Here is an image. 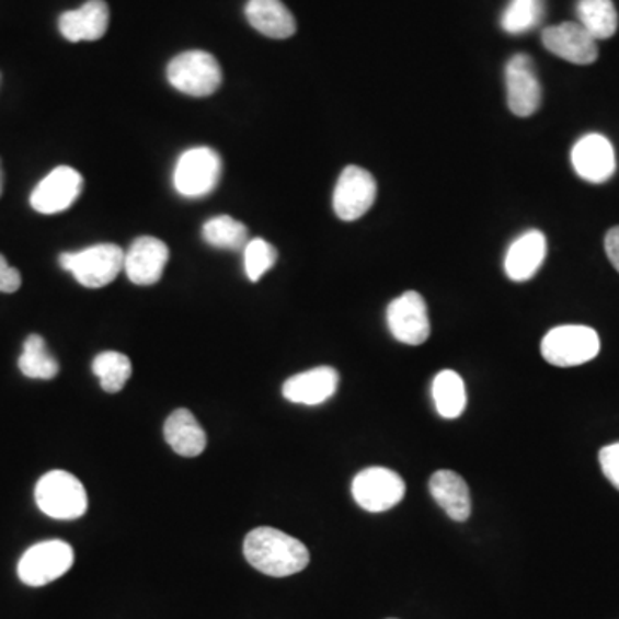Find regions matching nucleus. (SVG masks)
Wrapping results in <instances>:
<instances>
[{
	"label": "nucleus",
	"mask_w": 619,
	"mask_h": 619,
	"mask_svg": "<svg viewBox=\"0 0 619 619\" xmlns=\"http://www.w3.org/2000/svg\"><path fill=\"white\" fill-rule=\"evenodd\" d=\"M244 558L255 570L274 578L296 575L310 563L307 546L277 528L260 527L244 537Z\"/></svg>",
	"instance_id": "nucleus-1"
},
{
	"label": "nucleus",
	"mask_w": 619,
	"mask_h": 619,
	"mask_svg": "<svg viewBox=\"0 0 619 619\" xmlns=\"http://www.w3.org/2000/svg\"><path fill=\"white\" fill-rule=\"evenodd\" d=\"M59 264L84 288L99 289L113 283L124 271V252L117 244H95L81 252L62 253Z\"/></svg>",
	"instance_id": "nucleus-2"
},
{
	"label": "nucleus",
	"mask_w": 619,
	"mask_h": 619,
	"mask_svg": "<svg viewBox=\"0 0 619 619\" xmlns=\"http://www.w3.org/2000/svg\"><path fill=\"white\" fill-rule=\"evenodd\" d=\"M540 352L554 367H578L599 355V334L587 325H560L546 334Z\"/></svg>",
	"instance_id": "nucleus-3"
},
{
	"label": "nucleus",
	"mask_w": 619,
	"mask_h": 619,
	"mask_svg": "<svg viewBox=\"0 0 619 619\" xmlns=\"http://www.w3.org/2000/svg\"><path fill=\"white\" fill-rule=\"evenodd\" d=\"M41 512L54 519H77L87 513L89 497L77 477L62 470L45 473L35 489Z\"/></svg>",
	"instance_id": "nucleus-4"
},
{
	"label": "nucleus",
	"mask_w": 619,
	"mask_h": 619,
	"mask_svg": "<svg viewBox=\"0 0 619 619\" xmlns=\"http://www.w3.org/2000/svg\"><path fill=\"white\" fill-rule=\"evenodd\" d=\"M168 80L177 92L192 96H208L219 90L222 71L213 54L188 50L169 62Z\"/></svg>",
	"instance_id": "nucleus-5"
},
{
	"label": "nucleus",
	"mask_w": 619,
	"mask_h": 619,
	"mask_svg": "<svg viewBox=\"0 0 619 619\" xmlns=\"http://www.w3.org/2000/svg\"><path fill=\"white\" fill-rule=\"evenodd\" d=\"M222 171L219 153L213 148H190L177 159L174 188L186 198H202L217 188Z\"/></svg>",
	"instance_id": "nucleus-6"
},
{
	"label": "nucleus",
	"mask_w": 619,
	"mask_h": 619,
	"mask_svg": "<svg viewBox=\"0 0 619 619\" xmlns=\"http://www.w3.org/2000/svg\"><path fill=\"white\" fill-rule=\"evenodd\" d=\"M74 563V552L62 540H45L36 543L18 564V575L30 587H44L68 573Z\"/></svg>",
	"instance_id": "nucleus-7"
},
{
	"label": "nucleus",
	"mask_w": 619,
	"mask_h": 619,
	"mask_svg": "<svg viewBox=\"0 0 619 619\" xmlns=\"http://www.w3.org/2000/svg\"><path fill=\"white\" fill-rule=\"evenodd\" d=\"M353 497L365 512H388L403 501L406 485L398 473L389 468L370 467L362 470L352 484Z\"/></svg>",
	"instance_id": "nucleus-8"
},
{
	"label": "nucleus",
	"mask_w": 619,
	"mask_h": 619,
	"mask_svg": "<svg viewBox=\"0 0 619 619\" xmlns=\"http://www.w3.org/2000/svg\"><path fill=\"white\" fill-rule=\"evenodd\" d=\"M377 183L370 172L358 165H348L337 180L332 207L341 220L353 222L370 210L376 202Z\"/></svg>",
	"instance_id": "nucleus-9"
},
{
	"label": "nucleus",
	"mask_w": 619,
	"mask_h": 619,
	"mask_svg": "<svg viewBox=\"0 0 619 619\" xmlns=\"http://www.w3.org/2000/svg\"><path fill=\"white\" fill-rule=\"evenodd\" d=\"M504 78L509 111L518 117L536 114L542 101V89L534 59L527 54H516L507 60Z\"/></svg>",
	"instance_id": "nucleus-10"
},
{
	"label": "nucleus",
	"mask_w": 619,
	"mask_h": 619,
	"mask_svg": "<svg viewBox=\"0 0 619 619\" xmlns=\"http://www.w3.org/2000/svg\"><path fill=\"white\" fill-rule=\"evenodd\" d=\"M386 319L394 340L408 346H420L431 336L427 303L416 291H406L392 300Z\"/></svg>",
	"instance_id": "nucleus-11"
},
{
	"label": "nucleus",
	"mask_w": 619,
	"mask_h": 619,
	"mask_svg": "<svg viewBox=\"0 0 619 619\" xmlns=\"http://www.w3.org/2000/svg\"><path fill=\"white\" fill-rule=\"evenodd\" d=\"M83 190V177L77 169L60 165L48 172L47 176L36 184L30 196V204L36 213L53 216L65 213L78 200Z\"/></svg>",
	"instance_id": "nucleus-12"
},
{
	"label": "nucleus",
	"mask_w": 619,
	"mask_h": 619,
	"mask_svg": "<svg viewBox=\"0 0 619 619\" xmlns=\"http://www.w3.org/2000/svg\"><path fill=\"white\" fill-rule=\"evenodd\" d=\"M543 47L572 65L588 66L599 57L597 41L580 23H560L542 32Z\"/></svg>",
	"instance_id": "nucleus-13"
},
{
	"label": "nucleus",
	"mask_w": 619,
	"mask_h": 619,
	"mask_svg": "<svg viewBox=\"0 0 619 619\" xmlns=\"http://www.w3.org/2000/svg\"><path fill=\"white\" fill-rule=\"evenodd\" d=\"M572 164L582 180L594 184L606 183L616 172L615 148L599 133L582 136L573 147Z\"/></svg>",
	"instance_id": "nucleus-14"
},
{
	"label": "nucleus",
	"mask_w": 619,
	"mask_h": 619,
	"mask_svg": "<svg viewBox=\"0 0 619 619\" xmlns=\"http://www.w3.org/2000/svg\"><path fill=\"white\" fill-rule=\"evenodd\" d=\"M168 260L169 248L164 241L141 237L124 253V272L136 286H153L164 274Z\"/></svg>",
	"instance_id": "nucleus-15"
},
{
	"label": "nucleus",
	"mask_w": 619,
	"mask_h": 619,
	"mask_svg": "<svg viewBox=\"0 0 619 619\" xmlns=\"http://www.w3.org/2000/svg\"><path fill=\"white\" fill-rule=\"evenodd\" d=\"M108 21L111 12L104 0H89L81 8L60 14L59 32L72 44L101 41L107 33Z\"/></svg>",
	"instance_id": "nucleus-16"
},
{
	"label": "nucleus",
	"mask_w": 619,
	"mask_h": 619,
	"mask_svg": "<svg viewBox=\"0 0 619 619\" xmlns=\"http://www.w3.org/2000/svg\"><path fill=\"white\" fill-rule=\"evenodd\" d=\"M337 386H340V374L334 368L317 367L286 380L283 396L291 403L316 406L331 400L337 391Z\"/></svg>",
	"instance_id": "nucleus-17"
},
{
	"label": "nucleus",
	"mask_w": 619,
	"mask_h": 619,
	"mask_svg": "<svg viewBox=\"0 0 619 619\" xmlns=\"http://www.w3.org/2000/svg\"><path fill=\"white\" fill-rule=\"evenodd\" d=\"M548 255V240L537 229L524 232L507 248L504 271L515 283H525L536 276Z\"/></svg>",
	"instance_id": "nucleus-18"
},
{
	"label": "nucleus",
	"mask_w": 619,
	"mask_h": 619,
	"mask_svg": "<svg viewBox=\"0 0 619 619\" xmlns=\"http://www.w3.org/2000/svg\"><path fill=\"white\" fill-rule=\"evenodd\" d=\"M428 489L436 503L455 521H467L472 515V501L467 482L451 470H439L431 477Z\"/></svg>",
	"instance_id": "nucleus-19"
},
{
	"label": "nucleus",
	"mask_w": 619,
	"mask_h": 619,
	"mask_svg": "<svg viewBox=\"0 0 619 619\" xmlns=\"http://www.w3.org/2000/svg\"><path fill=\"white\" fill-rule=\"evenodd\" d=\"M244 14L248 23L268 38L284 41L295 35V16L280 0H248Z\"/></svg>",
	"instance_id": "nucleus-20"
},
{
	"label": "nucleus",
	"mask_w": 619,
	"mask_h": 619,
	"mask_svg": "<svg viewBox=\"0 0 619 619\" xmlns=\"http://www.w3.org/2000/svg\"><path fill=\"white\" fill-rule=\"evenodd\" d=\"M164 436L172 451L184 458L200 456L207 448V434L190 410L171 413L164 425Z\"/></svg>",
	"instance_id": "nucleus-21"
},
{
	"label": "nucleus",
	"mask_w": 619,
	"mask_h": 619,
	"mask_svg": "<svg viewBox=\"0 0 619 619\" xmlns=\"http://www.w3.org/2000/svg\"><path fill=\"white\" fill-rule=\"evenodd\" d=\"M576 16L596 41H608L618 30V11L612 0H578Z\"/></svg>",
	"instance_id": "nucleus-22"
},
{
	"label": "nucleus",
	"mask_w": 619,
	"mask_h": 619,
	"mask_svg": "<svg viewBox=\"0 0 619 619\" xmlns=\"http://www.w3.org/2000/svg\"><path fill=\"white\" fill-rule=\"evenodd\" d=\"M432 398L443 419H458L467 408V389L456 371L443 370L432 382Z\"/></svg>",
	"instance_id": "nucleus-23"
},
{
	"label": "nucleus",
	"mask_w": 619,
	"mask_h": 619,
	"mask_svg": "<svg viewBox=\"0 0 619 619\" xmlns=\"http://www.w3.org/2000/svg\"><path fill=\"white\" fill-rule=\"evenodd\" d=\"M21 374L28 379L50 380L59 374V364L47 352L44 337L32 334L24 341L23 355L18 362Z\"/></svg>",
	"instance_id": "nucleus-24"
},
{
	"label": "nucleus",
	"mask_w": 619,
	"mask_h": 619,
	"mask_svg": "<svg viewBox=\"0 0 619 619\" xmlns=\"http://www.w3.org/2000/svg\"><path fill=\"white\" fill-rule=\"evenodd\" d=\"M204 240L210 247L220 250H244L248 241V228L240 220L229 216L214 217L204 225Z\"/></svg>",
	"instance_id": "nucleus-25"
},
{
	"label": "nucleus",
	"mask_w": 619,
	"mask_h": 619,
	"mask_svg": "<svg viewBox=\"0 0 619 619\" xmlns=\"http://www.w3.org/2000/svg\"><path fill=\"white\" fill-rule=\"evenodd\" d=\"M93 374L101 379L102 389L108 394H116L126 386L133 374L128 356L117 352H105L95 356Z\"/></svg>",
	"instance_id": "nucleus-26"
},
{
	"label": "nucleus",
	"mask_w": 619,
	"mask_h": 619,
	"mask_svg": "<svg viewBox=\"0 0 619 619\" xmlns=\"http://www.w3.org/2000/svg\"><path fill=\"white\" fill-rule=\"evenodd\" d=\"M543 11V0H512L501 16V28L509 35H524L539 26Z\"/></svg>",
	"instance_id": "nucleus-27"
},
{
	"label": "nucleus",
	"mask_w": 619,
	"mask_h": 619,
	"mask_svg": "<svg viewBox=\"0 0 619 619\" xmlns=\"http://www.w3.org/2000/svg\"><path fill=\"white\" fill-rule=\"evenodd\" d=\"M243 253L244 272L252 283H259L277 262L276 248L262 238H253L248 241Z\"/></svg>",
	"instance_id": "nucleus-28"
},
{
	"label": "nucleus",
	"mask_w": 619,
	"mask_h": 619,
	"mask_svg": "<svg viewBox=\"0 0 619 619\" xmlns=\"http://www.w3.org/2000/svg\"><path fill=\"white\" fill-rule=\"evenodd\" d=\"M599 461L604 475L619 491V443L600 449Z\"/></svg>",
	"instance_id": "nucleus-29"
},
{
	"label": "nucleus",
	"mask_w": 619,
	"mask_h": 619,
	"mask_svg": "<svg viewBox=\"0 0 619 619\" xmlns=\"http://www.w3.org/2000/svg\"><path fill=\"white\" fill-rule=\"evenodd\" d=\"M21 286V274L11 267L8 260L0 255V293H16Z\"/></svg>",
	"instance_id": "nucleus-30"
},
{
	"label": "nucleus",
	"mask_w": 619,
	"mask_h": 619,
	"mask_svg": "<svg viewBox=\"0 0 619 619\" xmlns=\"http://www.w3.org/2000/svg\"><path fill=\"white\" fill-rule=\"evenodd\" d=\"M604 248H606L608 259L611 260L612 267L619 272V226L609 229L604 240Z\"/></svg>",
	"instance_id": "nucleus-31"
},
{
	"label": "nucleus",
	"mask_w": 619,
	"mask_h": 619,
	"mask_svg": "<svg viewBox=\"0 0 619 619\" xmlns=\"http://www.w3.org/2000/svg\"><path fill=\"white\" fill-rule=\"evenodd\" d=\"M2 181H4V174H2V165H0V195H2Z\"/></svg>",
	"instance_id": "nucleus-32"
}]
</instances>
